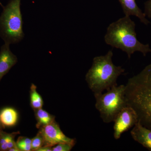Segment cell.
<instances>
[{
	"instance_id": "obj_1",
	"label": "cell",
	"mask_w": 151,
	"mask_h": 151,
	"mask_svg": "<svg viewBox=\"0 0 151 151\" xmlns=\"http://www.w3.org/2000/svg\"><path fill=\"white\" fill-rule=\"evenodd\" d=\"M125 85L127 104L136 111L140 123L151 130V63Z\"/></svg>"
},
{
	"instance_id": "obj_2",
	"label": "cell",
	"mask_w": 151,
	"mask_h": 151,
	"mask_svg": "<svg viewBox=\"0 0 151 151\" xmlns=\"http://www.w3.org/2000/svg\"><path fill=\"white\" fill-rule=\"evenodd\" d=\"M135 27V22L130 16H125L109 25L104 37L105 42L126 52L129 59L136 52L146 56L151 52V47L149 44H144L138 40Z\"/></svg>"
},
{
	"instance_id": "obj_3",
	"label": "cell",
	"mask_w": 151,
	"mask_h": 151,
	"mask_svg": "<svg viewBox=\"0 0 151 151\" xmlns=\"http://www.w3.org/2000/svg\"><path fill=\"white\" fill-rule=\"evenodd\" d=\"M113 52L110 50L104 55L93 58L92 66L86 73L85 79L89 89L94 94L103 93L118 85V77L125 72L121 66L114 65Z\"/></svg>"
},
{
	"instance_id": "obj_4",
	"label": "cell",
	"mask_w": 151,
	"mask_h": 151,
	"mask_svg": "<svg viewBox=\"0 0 151 151\" xmlns=\"http://www.w3.org/2000/svg\"><path fill=\"white\" fill-rule=\"evenodd\" d=\"M21 0H11L3 7L0 16V37L9 45L19 42L24 37Z\"/></svg>"
},
{
	"instance_id": "obj_5",
	"label": "cell",
	"mask_w": 151,
	"mask_h": 151,
	"mask_svg": "<svg viewBox=\"0 0 151 151\" xmlns=\"http://www.w3.org/2000/svg\"><path fill=\"white\" fill-rule=\"evenodd\" d=\"M126 85L113 86L105 93L94 94L95 106L105 123L113 122L118 113L128 105L126 100Z\"/></svg>"
},
{
	"instance_id": "obj_6",
	"label": "cell",
	"mask_w": 151,
	"mask_h": 151,
	"mask_svg": "<svg viewBox=\"0 0 151 151\" xmlns=\"http://www.w3.org/2000/svg\"><path fill=\"white\" fill-rule=\"evenodd\" d=\"M138 122V115L134 109L128 105L124 107L113 122V136L115 139H119L123 133L134 127Z\"/></svg>"
},
{
	"instance_id": "obj_7",
	"label": "cell",
	"mask_w": 151,
	"mask_h": 151,
	"mask_svg": "<svg viewBox=\"0 0 151 151\" xmlns=\"http://www.w3.org/2000/svg\"><path fill=\"white\" fill-rule=\"evenodd\" d=\"M39 132L44 141L43 147H52L60 143H76L75 139L68 137L64 134L55 121L41 127L40 129Z\"/></svg>"
},
{
	"instance_id": "obj_8",
	"label": "cell",
	"mask_w": 151,
	"mask_h": 151,
	"mask_svg": "<svg viewBox=\"0 0 151 151\" xmlns=\"http://www.w3.org/2000/svg\"><path fill=\"white\" fill-rule=\"evenodd\" d=\"M9 45L4 43L0 50V81L17 62V57L11 51Z\"/></svg>"
},
{
	"instance_id": "obj_9",
	"label": "cell",
	"mask_w": 151,
	"mask_h": 151,
	"mask_svg": "<svg viewBox=\"0 0 151 151\" xmlns=\"http://www.w3.org/2000/svg\"><path fill=\"white\" fill-rule=\"evenodd\" d=\"M131 135L133 139L151 151V130L138 122L133 127Z\"/></svg>"
},
{
	"instance_id": "obj_10",
	"label": "cell",
	"mask_w": 151,
	"mask_h": 151,
	"mask_svg": "<svg viewBox=\"0 0 151 151\" xmlns=\"http://www.w3.org/2000/svg\"><path fill=\"white\" fill-rule=\"evenodd\" d=\"M125 16L137 17L144 24H149L150 22L142 10L138 6L136 0H119Z\"/></svg>"
},
{
	"instance_id": "obj_11",
	"label": "cell",
	"mask_w": 151,
	"mask_h": 151,
	"mask_svg": "<svg viewBox=\"0 0 151 151\" xmlns=\"http://www.w3.org/2000/svg\"><path fill=\"white\" fill-rule=\"evenodd\" d=\"M18 120V113L14 108L8 107L0 111V123L4 129L15 126Z\"/></svg>"
},
{
	"instance_id": "obj_12",
	"label": "cell",
	"mask_w": 151,
	"mask_h": 151,
	"mask_svg": "<svg viewBox=\"0 0 151 151\" xmlns=\"http://www.w3.org/2000/svg\"><path fill=\"white\" fill-rule=\"evenodd\" d=\"M19 132L8 133L2 130L0 132V151H9L14 147H17L15 137Z\"/></svg>"
},
{
	"instance_id": "obj_13",
	"label": "cell",
	"mask_w": 151,
	"mask_h": 151,
	"mask_svg": "<svg viewBox=\"0 0 151 151\" xmlns=\"http://www.w3.org/2000/svg\"><path fill=\"white\" fill-rule=\"evenodd\" d=\"M37 123L36 127L40 129L55 121L54 116L43 110L42 108L34 110Z\"/></svg>"
},
{
	"instance_id": "obj_14",
	"label": "cell",
	"mask_w": 151,
	"mask_h": 151,
	"mask_svg": "<svg viewBox=\"0 0 151 151\" xmlns=\"http://www.w3.org/2000/svg\"><path fill=\"white\" fill-rule=\"evenodd\" d=\"M30 99L31 106L34 111L42 108L44 104L43 100L37 90V86L33 84H31L30 87Z\"/></svg>"
},
{
	"instance_id": "obj_15",
	"label": "cell",
	"mask_w": 151,
	"mask_h": 151,
	"mask_svg": "<svg viewBox=\"0 0 151 151\" xmlns=\"http://www.w3.org/2000/svg\"><path fill=\"white\" fill-rule=\"evenodd\" d=\"M31 151H37L44 145L43 138L40 132H38L36 136L32 139Z\"/></svg>"
},
{
	"instance_id": "obj_16",
	"label": "cell",
	"mask_w": 151,
	"mask_h": 151,
	"mask_svg": "<svg viewBox=\"0 0 151 151\" xmlns=\"http://www.w3.org/2000/svg\"><path fill=\"white\" fill-rule=\"evenodd\" d=\"M75 144L74 143H60L52 148V151H70Z\"/></svg>"
},
{
	"instance_id": "obj_17",
	"label": "cell",
	"mask_w": 151,
	"mask_h": 151,
	"mask_svg": "<svg viewBox=\"0 0 151 151\" xmlns=\"http://www.w3.org/2000/svg\"><path fill=\"white\" fill-rule=\"evenodd\" d=\"M144 13L146 17L151 18V0H148L145 3Z\"/></svg>"
},
{
	"instance_id": "obj_18",
	"label": "cell",
	"mask_w": 151,
	"mask_h": 151,
	"mask_svg": "<svg viewBox=\"0 0 151 151\" xmlns=\"http://www.w3.org/2000/svg\"><path fill=\"white\" fill-rule=\"evenodd\" d=\"M32 139L26 137H19L18 138L16 142L17 145H21V144H27L31 145Z\"/></svg>"
},
{
	"instance_id": "obj_19",
	"label": "cell",
	"mask_w": 151,
	"mask_h": 151,
	"mask_svg": "<svg viewBox=\"0 0 151 151\" xmlns=\"http://www.w3.org/2000/svg\"><path fill=\"white\" fill-rule=\"evenodd\" d=\"M20 151H31V145L21 144L17 145Z\"/></svg>"
},
{
	"instance_id": "obj_20",
	"label": "cell",
	"mask_w": 151,
	"mask_h": 151,
	"mask_svg": "<svg viewBox=\"0 0 151 151\" xmlns=\"http://www.w3.org/2000/svg\"><path fill=\"white\" fill-rule=\"evenodd\" d=\"M37 151H52V147H42Z\"/></svg>"
},
{
	"instance_id": "obj_21",
	"label": "cell",
	"mask_w": 151,
	"mask_h": 151,
	"mask_svg": "<svg viewBox=\"0 0 151 151\" xmlns=\"http://www.w3.org/2000/svg\"><path fill=\"white\" fill-rule=\"evenodd\" d=\"M3 129H4V128H3L1 124L0 123V132L2 131V130H3Z\"/></svg>"
},
{
	"instance_id": "obj_22",
	"label": "cell",
	"mask_w": 151,
	"mask_h": 151,
	"mask_svg": "<svg viewBox=\"0 0 151 151\" xmlns=\"http://www.w3.org/2000/svg\"><path fill=\"white\" fill-rule=\"evenodd\" d=\"M0 5H1V6H2L3 7H4V6H3L2 5L1 3V2H0Z\"/></svg>"
}]
</instances>
